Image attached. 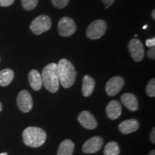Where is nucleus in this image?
Returning a JSON list of instances; mask_svg holds the SVG:
<instances>
[{
    "instance_id": "19",
    "label": "nucleus",
    "mask_w": 155,
    "mask_h": 155,
    "mask_svg": "<svg viewBox=\"0 0 155 155\" xmlns=\"http://www.w3.org/2000/svg\"><path fill=\"white\" fill-rule=\"evenodd\" d=\"M119 147L116 141H110L106 145L104 148L105 155H119Z\"/></svg>"
},
{
    "instance_id": "13",
    "label": "nucleus",
    "mask_w": 155,
    "mask_h": 155,
    "mask_svg": "<svg viewBox=\"0 0 155 155\" xmlns=\"http://www.w3.org/2000/svg\"><path fill=\"white\" fill-rule=\"evenodd\" d=\"M139 123L137 119H127L119 125V129L124 134H129L138 130Z\"/></svg>"
},
{
    "instance_id": "28",
    "label": "nucleus",
    "mask_w": 155,
    "mask_h": 155,
    "mask_svg": "<svg viewBox=\"0 0 155 155\" xmlns=\"http://www.w3.org/2000/svg\"><path fill=\"white\" fill-rule=\"evenodd\" d=\"M154 13H155V10L154 9V10L152 11V17H153V19H155V15H154Z\"/></svg>"
},
{
    "instance_id": "10",
    "label": "nucleus",
    "mask_w": 155,
    "mask_h": 155,
    "mask_svg": "<svg viewBox=\"0 0 155 155\" xmlns=\"http://www.w3.org/2000/svg\"><path fill=\"white\" fill-rule=\"evenodd\" d=\"M104 144V140L101 137H94L83 144V152L86 154H93L98 152Z\"/></svg>"
},
{
    "instance_id": "20",
    "label": "nucleus",
    "mask_w": 155,
    "mask_h": 155,
    "mask_svg": "<svg viewBox=\"0 0 155 155\" xmlns=\"http://www.w3.org/2000/svg\"><path fill=\"white\" fill-rule=\"evenodd\" d=\"M21 2H22L23 8L28 11L34 9L38 3V0H21Z\"/></svg>"
},
{
    "instance_id": "16",
    "label": "nucleus",
    "mask_w": 155,
    "mask_h": 155,
    "mask_svg": "<svg viewBox=\"0 0 155 155\" xmlns=\"http://www.w3.org/2000/svg\"><path fill=\"white\" fill-rule=\"evenodd\" d=\"M95 80L90 75H86L83 78L82 94L85 97H88L93 94L95 88Z\"/></svg>"
},
{
    "instance_id": "12",
    "label": "nucleus",
    "mask_w": 155,
    "mask_h": 155,
    "mask_svg": "<svg viewBox=\"0 0 155 155\" xmlns=\"http://www.w3.org/2000/svg\"><path fill=\"white\" fill-rule=\"evenodd\" d=\"M106 115L110 119L116 120L120 117L122 112L121 104L117 101H111L108 104L106 108Z\"/></svg>"
},
{
    "instance_id": "30",
    "label": "nucleus",
    "mask_w": 155,
    "mask_h": 155,
    "mask_svg": "<svg viewBox=\"0 0 155 155\" xmlns=\"http://www.w3.org/2000/svg\"><path fill=\"white\" fill-rule=\"evenodd\" d=\"M2 109V104H1V102H0V112H1Z\"/></svg>"
},
{
    "instance_id": "26",
    "label": "nucleus",
    "mask_w": 155,
    "mask_h": 155,
    "mask_svg": "<svg viewBox=\"0 0 155 155\" xmlns=\"http://www.w3.org/2000/svg\"><path fill=\"white\" fill-rule=\"evenodd\" d=\"M101 1L106 5V8H108L114 2L115 0H101Z\"/></svg>"
},
{
    "instance_id": "5",
    "label": "nucleus",
    "mask_w": 155,
    "mask_h": 155,
    "mask_svg": "<svg viewBox=\"0 0 155 155\" xmlns=\"http://www.w3.org/2000/svg\"><path fill=\"white\" fill-rule=\"evenodd\" d=\"M107 25L104 20L98 19L95 20L88 25L86 30V35L91 40L99 39L105 34Z\"/></svg>"
},
{
    "instance_id": "9",
    "label": "nucleus",
    "mask_w": 155,
    "mask_h": 155,
    "mask_svg": "<svg viewBox=\"0 0 155 155\" xmlns=\"http://www.w3.org/2000/svg\"><path fill=\"white\" fill-rule=\"evenodd\" d=\"M124 85V80L122 77L115 76L109 79L106 85V92L108 96H114L119 94Z\"/></svg>"
},
{
    "instance_id": "24",
    "label": "nucleus",
    "mask_w": 155,
    "mask_h": 155,
    "mask_svg": "<svg viewBox=\"0 0 155 155\" xmlns=\"http://www.w3.org/2000/svg\"><path fill=\"white\" fill-rule=\"evenodd\" d=\"M147 55L148 57L152 60H154L155 58V48L152 47L150 48V49L149 50L148 53H147Z\"/></svg>"
},
{
    "instance_id": "6",
    "label": "nucleus",
    "mask_w": 155,
    "mask_h": 155,
    "mask_svg": "<svg viewBox=\"0 0 155 155\" xmlns=\"http://www.w3.org/2000/svg\"><path fill=\"white\" fill-rule=\"evenodd\" d=\"M76 31V25L73 19L64 17L58 22V32L63 37H68L73 35Z\"/></svg>"
},
{
    "instance_id": "2",
    "label": "nucleus",
    "mask_w": 155,
    "mask_h": 155,
    "mask_svg": "<svg viewBox=\"0 0 155 155\" xmlns=\"http://www.w3.org/2000/svg\"><path fill=\"white\" fill-rule=\"evenodd\" d=\"M42 84L48 91L56 93L59 89L60 81L57 63L48 64L42 70L41 74Z\"/></svg>"
},
{
    "instance_id": "7",
    "label": "nucleus",
    "mask_w": 155,
    "mask_h": 155,
    "mask_svg": "<svg viewBox=\"0 0 155 155\" xmlns=\"http://www.w3.org/2000/svg\"><path fill=\"white\" fill-rule=\"evenodd\" d=\"M17 106L21 111L28 113L32 110L33 101L30 92L26 90H22L19 93L17 98Z\"/></svg>"
},
{
    "instance_id": "17",
    "label": "nucleus",
    "mask_w": 155,
    "mask_h": 155,
    "mask_svg": "<svg viewBox=\"0 0 155 155\" xmlns=\"http://www.w3.org/2000/svg\"><path fill=\"white\" fill-rule=\"evenodd\" d=\"M75 145L70 139H65L60 144L58 151V155H72Z\"/></svg>"
},
{
    "instance_id": "31",
    "label": "nucleus",
    "mask_w": 155,
    "mask_h": 155,
    "mask_svg": "<svg viewBox=\"0 0 155 155\" xmlns=\"http://www.w3.org/2000/svg\"><path fill=\"white\" fill-rule=\"evenodd\" d=\"M0 155H8V154H7V152H4V153H2V154H0Z\"/></svg>"
},
{
    "instance_id": "27",
    "label": "nucleus",
    "mask_w": 155,
    "mask_h": 155,
    "mask_svg": "<svg viewBox=\"0 0 155 155\" xmlns=\"http://www.w3.org/2000/svg\"><path fill=\"white\" fill-rule=\"evenodd\" d=\"M150 139H151V141L154 144L155 143V128H153L152 132L150 134Z\"/></svg>"
},
{
    "instance_id": "23",
    "label": "nucleus",
    "mask_w": 155,
    "mask_h": 155,
    "mask_svg": "<svg viewBox=\"0 0 155 155\" xmlns=\"http://www.w3.org/2000/svg\"><path fill=\"white\" fill-rule=\"evenodd\" d=\"M15 2V0H0L1 7H9Z\"/></svg>"
},
{
    "instance_id": "32",
    "label": "nucleus",
    "mask_w": 155,
    "mask_h": 155,
    "mask_svg": "<svg viewBox=\"0 0 155 155\" xmlns=\"http://www.w3.org/2000/svg\"><path fill=\"white\" fill-rule=\"evenodd\" d=\"M147 28V25H144V27H143V29H144V30H145V29H146Z\"/></svg>"
},
{
    "instance_id": "4",
    "label": "nucleus",
    "mask_w": 155,
    "mask_h": 155,
    "mask_svg": "<svg viewBox=\"0 0 155 155\" xmlns=\"http://www.w3.org/2000/svg\"><path fill=\"white\" fill-rule=\"evenodd\" d=\"M51 26V19L47 15H40L31 23L30 30L35 35H39L50 30Z\"/></svg>"
},
{
    "instance_id": "21",
    "label": "nucleus",
    "mask_w": 155,
    "mask_h": 155,
    "mask_svg": "<svg viewBox=\"0 0 155 155\" xmlns=\"http://www.w3.org/2000/svg\"><path fill=\"white\" fill-rule=\"evenodd\" d=\"M147 94L149 96L154 97L155 96V80L154 78L150 81L147 86Z\"/></svg>"
},
{
    "instance_id": "8",
    "label": "nucleus",
    "mask_w": 155,
    "mask_h": 155,
    "mask_svg": "<svg viewBox=\"0 0 155 155\" xmlns=\"http://www.w3.org/2000/svg\"><path fill=\"white\" fill-rule=\"evenodd\" d=\"M129 50L134 61L140 62L144 56V48L140 40L137 38L131 39L129 42Z\"/></svg>"
},
{
    "instance_id": "1",
    "label": "nucleus",
    "mask_w": 155,
    "mask_h": 155,
    "mask_svg": "<svg viewBox=\"0 0 155 155\" xmlns=\"http://www.w3.org/2000/svg\"><path fill=\"white\" fill-rule=\"evenodd\" d=\"M58 65L59 81L64 88H68L74 84L77 72L71 61L63 58L60 60Z\"/></svg>"
},
{
    "instance_id": "25",
    "label": "nucleus",
    "mask_w": 155,
    "mask_h": 155,
    "mask_svg": "<svg viewBox=\"0 0 155 155\" xmlns=\"http://www.w3.org/2000/svg\"><path fill=\"white\" fill-rule=\"evenodd\" d=\"M146 45L149 48L154 47L155 45V38H153L152 39H148L146 40Z\"/></svg>"
},
{
    "instance_id": "11",
    "label": "nucleus",
    "mask_w": 155,
    "mask_h": 155,
    "mask_svg": "<svg viewBox=\"0 0 155 155\" xmlns=\"http://www.w3.org/2000/svg\"><path fill=\"white\" fill-rule=\"evenodd\" d=\"M79 123L87 129H94L97 127V122L94 116L89 111H83L78 116Z\"/></svg>"
},
{
    "instance_id": "3",
    "label": "nucleus",
    "mask_w": 155,
    "mask_h": 155,
    "mask_svg": "<svg viewBox=\"0 0 155 155\" xmlns=\"http://www.w3.org/2000/svg\"><path fill=\"white\" fill-rule=\"evenodd\" d=\"M47 134L41 128L29 127L25 129L22 133V139L25 144L33 147H41L45 142Z\"/></svg>"
},
{
    "instance_id": "22",
    "label": "nucleus",
    "mask_w": 155,
    "mask_h": 155,
    "mask_svg": "<svg viewBox=\"0 0 155 155\" xmlns=\"http://www.w3.org/2000/svg\"><path fill=\"white\" fill-rule=\"evenodd\" d=\"M53 5L59 9L64 8L69 3L70 0H51Z\"/></svg>"
},
{
    "instance_id": "29",
    "label": "nucleus",
    "mask_w": 155,
    "mask_h": 155,
    "mask_svg": "<svg viewBox=\"0 0 155 155\" xmlns=\"http://www.w3.org/2000/svg\"><path fill=\"white\" fill-rule=\"evenodd\" d=\"M149 155H155V151L154 150L151 151L150 153V154H149Z\"/></svg>"
},
{
    "instance_id": "14",
    "label": "nucleus",
    "mask_w": 155,
    "mask_h": 155,
    "mask_svg": "<svg viewBox=\"0 0 155 155\" xmlns=\"http://www.w3.org/2000/svg\"><path fill=\"white\" fill-rule=\"evenodd\" d=\"M122 104L131 111H136L139 108V102L137 97L130 93L123 94L121 97Z\"/></svg>"
},
{
    "instance_id": "18",
    "label": "nucleus",
    "mask_w": 155,
    "mask_h": 155,
    "mask_svg": "<svg viewBox=\"0 0 155 155\" xmlns=\"http://www.w3.org/2000/svg\"><path fill=\"white\" fill-rule=\"evenodd\" d=\"M15 77L14 71L9 68L0 71V86L5 87L10 84Z\"/></svg>"
},
{
    "instance_id": "15",
    "label": "nucleus",
    "mask_w": 155,
    "mask_h": 155,
    "mask_svg": "<svg viewBox=\"0 0 155 155\" xmlns=\"http://www.w3.org/2000/svg\"><path fill=\"white\" fill-rule=\"evenodd\" d=\"M28 80L31 88L34 91H39L42 86L41 74L36 70H32L28 75Z\"/></svg>"
}]
</instances>
